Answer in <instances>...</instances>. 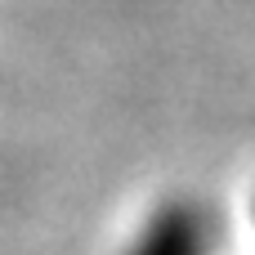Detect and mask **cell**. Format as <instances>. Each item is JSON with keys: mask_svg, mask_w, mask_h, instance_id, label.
<instances>
[{"mask_svg": "<svg viewBox=\"0 0 255 255\" xmlns=\"http://www.w3.org/2000/svg\"><path fill=\"white\" fill-rule=\"evenodd\" d=\"M215 238H220L215 211L206 202L175 197L139 229L126 255H215Z\"/></svg>", "mask_w": 255, "mask_h": 255, "instance_id": "cell-1", "label": "cell"}]
</instances>
